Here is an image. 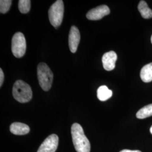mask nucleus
<instances>
[{"label": "nucleus", "instance_id": "1", "mask_svg": "<svg viewBox=\"0 0 152 152\" xmlns=\"http://www.w3.org/2000/svg\"><path fill=\"white\" fill-rule=\"evenodd\" d=\"M71 134L73 143L77 152H90L91 145L85 135L81 126L73 124L71 127Z\"/></svg>", "mask_w": 152, "mask_h": 152}, {"label": "nucleus", "instance_id": "2", "mask_svg": "<svg viewBox=\"0 0 152 152\" xmlns=\"http://www.w3.org/2000/svg\"><path fill=\"white\" fill-rule=\"evenodd\" d=\"M12 95L18 102L25 103L32 98V91L30 86L22 80L16 81L12 88Z\"/></svg>", "mask_w": 152, "mask_h": 152}, {"label": "nucleus", "instance_id": "3", "mask_svg": "<svg viewBox=\"0 0 152 152\" xmlns=\"http://www.w3.org/2000/svg\"><path fill=\"white\" fill-rule=\"evenodd\" d=\"M37 77L39 86L42 89L48 91L52 86L53 73L49 66L45 63H41L37 66Z\"/></svg>", "mask_w": 152, "mask_h": 152}, {"label": "nucleus", "instance_id": "4", "mask_svg": "<svg viewBox=\"0 0 152 152\" xmlns=\"http://www.w3.org/2000/svg\"><path fill=\"white\" fill-rule=\"evenodd\" d=\"M64 3L62 0H58L54 2L49 10V18L51 24L57 28L59 27L64 16Z\"/></svg>", "mask_w": 152, "mask_h": 152}, {"label": "nucleus", "instance_id": "5", "mask_svg": "<svg viewBox=\"0 0 152 152\" xmlns=\"http://www.w3.org/2000/svg\"><path fill=\"white\" fill-rule=\"evenodd\" d=\"M26 41L24 34L21 32L16 33L11 41V50L14 56L17 58L23 57L26 53Z\"/></svg>", "mask_w": 152, "mask_h": 152}, {"label": "nucleus", "instance_id": "6", "mask_svg": "<svg viewBox=\"0 0 152 152\" xmlns=\"http://www.w3.org/2000/svg\"><path fill=\"white\" fill-rule=\"evenodd\" d=\"M59 143V137L56 134L48 136L41 144L37 152H55Z\"/></svg>", "mask_w": 152, "mask_h": 152}, {"label": "nucleus", "instance_id": "7", "mask_svg": "<svg viewBox=\"0 0 152 152\" xmlns=\"http://www.w3.org/2000/svg\"><path fill=\"white\" fill-rule=\"evenodd\" d=\"M110 12V9L107 6H99L88 11L86 18L90 20H98L109 14Z\"/></svg>", "mask_w": 152, "mask_h": 152}, {"label": "nucleus", "instance_id": "8", "mask_svg": "<svg viewBox=\"0 0 152 152\" xmlns=\"http://www.w3.org/2000/svg\"><path fill=\"white\" fill-rule=\"evenodd\" d=\"M80 33L79 29L76 26H72L69 34L68 44L69 47L72 53H75L80 41Z\"/></svg>", "mask_w": 152, "mask_h": 152}, {"label": "nucleus", "instance_id": "9", "mask_svg": "<svg viewBox=\"0 0 152 152\" xmlns=\"http://www.w3.org/2000/svg\"><path fill=\"white\" fill-rule=\"evenodd\" d=\"M117 59V55L113 51L105 53L102 58V63L104 69L107 71L113 70L115 66Z\"/></svg>", "mask_w": 152, "mask_h": 152}, {"label": "nucleus", "instance_id": "10", "mask_svg": "<svg viewBox=\"0 0 152 152\" xmlns=\"http://www.w3.org/2000/svg\"><path fill=\"white\" fill-rule=\"evenodd\" d=\"M10 130L14 135H24L29 132L30 128L26 124L20 122H14L10 125Z\"/></svg>", "mask_w": 152, "mask_h": 152}, {"label": "nucleus", "instance_id": "11", "mask_svg": "<svg viewBox=\"0 0 152 152\" xmlns=\"http://www.w3.org/2000/svg\"><path fill=\"white\" fill-rule=\"evenodd\" d=\"M141 80L145 83L152 81V63L144 66L140 72Z\"/></svg>", "mask_w": 152, "mask_h": 152}, {"label": "nucleus", "instance_id": "12", "mask_svg": "<svg viewBox=\"0 0 152 152\" xmlns=\"http://www.w3.org/2000/svg\"><path fill=\"white\" fill-rule=\"evenodd\" d=\"M112 96V91L109 90L107 86L103 85L98 88L97 90V97L98 99L102 102L108 100Z\"/></svg>", "mask_w": 152, "mask_h": 152}, {"label": "nucleus", "instance_id": "13", "mask_svg": "<svg viewBox=\"0 0 152 152\" xmlns=\"http://www.w3.org/2000/svg\"><path fill=\"white\" fill-rule=\"evenodd\" d=\"M138 10L143 18L150 19L152 18V10L148 7L145 1H140L138 5Z\"/></svg>", "mask_w": 152, "mask_h": 152}, {"label": "nucleus", "instance_id": "14", "mask_svg": "<svg viewBox=\"0 0 152 152\" xmlns=\"http://www.w3.org/2000/svg\"><path fill=\"white\" fill-rule=\"evenodd\" d=\"M152 115V104L144 107L136 113V117L139 119H144Z\"/></svg>", "mask_w": 152, "mask_h": 152}, {"label": "nucleus", "instance_id": "15", "mask_svg": "<svg viewBox=\"0 0 152 152\" xmlns=\"http://www.w3.org/2000/svg\"><path fill=\"white\" fill-rule=\"evenodd\" d=\"M19 10L22 14H27L31 9L30 0H20L18 3Z\"/></svg>", "mask_w": 152, "mask_h": 152}, {"label": "nucleus", "instance_id": "16", "mask_svg": "<svg viewBox=\"0 0 152 152\" xmlns=\"http://www.w3.org/2000/svg\"><path fill=\"white\" fill-rule=\"evenodd\" d=\"M12 4L10 0H1L0 1V12L5 14L10 10Z\"/></svg>", "mask_w": 152, "mask_h": 152}, {"label": "nucleus", "instance_id": "17", "mask_svg": "<svg viewBox=\"0 0 152 152\" xmlns=\"http://www.w3.org/2000/svg\"><path fill=\"white\" fill-rule=\"evenodd\" d=\"M4 81V72L2 70V69L1 68L0 69V86L1 87L2 84H3V82Z\"/></svg>", "mask_w": 152, "mask_h": 152}, {"label": "nucleus", "instance_id": "18", "mask_svg": "<svg viewBox=\"0 0 152 152\" xmlns=\"http://www.w3.org/2000/svg\"><path fill=\"white\" fill-rule=\"evenodd\" d=\"M120 152H141L138 150H129V149H124L122 151H121Z\"/></svg>", "mask_w": 152, "mask_h": 152}, {"label": "nucleus", "instance_id": "19", "mask_svg": "<svg viewBox=\"0 0 152 152\" xmlns=\"http://www.w3.org/2000/svg\"><path fill=\"white\" fill-rule=\"evenodd\" d=\"M150 131H151V134H152V127H151V129H150Z\"/></svg>", "mask_w": 152, "mask_h": 152}, {"label": "nucleus", "instance_id": "20", "mask_svg": "<svg viewBox=\"0 0 152 152\" xmlns=\"http://www.w3.org/2000/svg\"><path fill=\"white\" fill-rule=\"evenodd\" d=\"M151 42H152V37H151Z\"/></svg>", "mask_w": 152, "mask_h": 152}]
</instances>
